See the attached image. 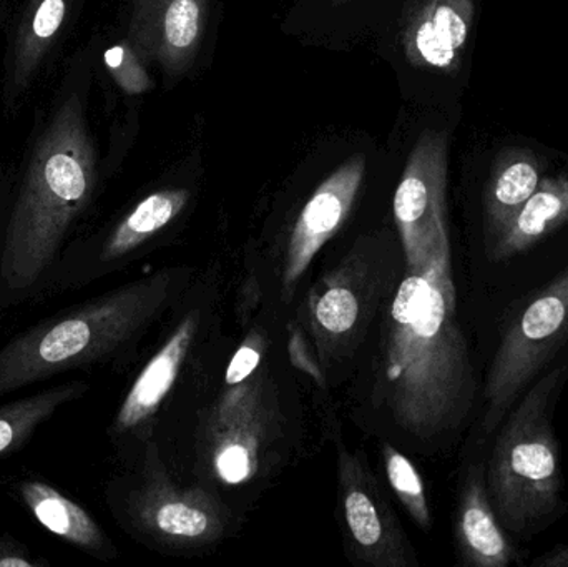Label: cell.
Returning <instances> with one entry per match:
<instances>
[{
  "label": "cell",
  "mask_w": 568,
  "mask_h": 567,
  "mask_svg": "<svg viewBox=\"0 0 568 567\" xmlns=\"http://www.w3.org/2000/svg\"><path fill=\"white\" fill-rule=\"evenodd\" d=\"M346 2V0H336V3H343Z\"/></svg>",
  "instance_id": "cell-26"
},
{
  "label": "cell",
  "mask_w": 568,
  "mask_h": 567,
  "mask_svg": "<svg viewBox=\"0 0 568 567\" xmlns=\"http://www.w3.org/2000/svg\"><path fill=\"white\" fill-rule=\"evenodd\" d=\"M344 513L347 526L361 548H374L383 541V522L366 492L359 488L347 489Z\"/></svg>",
  "instance_id": "cell-19"
},
{
  "label": "cell",
  "mask_w": 568,
  "mask_h": 567,
  "mask_svg": "<svg viewBox=\"0 0 568 567\" xmlns=\"http://www.w3.org/2000/svg\"><path fill=\"white\" fill-rule=\"evenodd\" d=\"M542 182V166L530 150L510 149L500 153L486 192L487 252L513 225L527 200Z\"/></svg>",
  "instance_id": "cell-13"
},
{
  "label": "cell",
  "mask_w": 568,
  "mask_h": 567,
  "mask_svg": "<svg viewBox=\"0 0 568 567\" xmlns=\"http://www.w3.org/2000/svg\"><path fill=\"white\" fill-rule=\"evenodd\" d=\"M105 65L112 73L113 80L126 93L145 92L150 87V79L143 67L140 65L136 50L130 45H113L105 52Z\"/></svg>",
  "instance_id": "cell-21"
},
{
  "label": "cell",
  "mask_w": 568,
  "mask_h": 567,
  "mask_svg": "<svg viewBox=\"0 0 568 567\" xmlns=\"http://www.w3.org/2000/svg\"><path fill=\"white\" fill-rule=\"evenodd\" d=\"M3 226H6V213H3V205L0 202V276H2V242H3Z\"/></svg>",
  "instance_id": "cell-25"
},
{
  "label": "cell",
  "mask_w": 568,
  "mask_h": 567,
  "mask_svg": "<svg viewBox=\"0 0 568 567\" xmlns=\"http://www.w3.org/2000/svg\"><path fill=\"white\" fill-rule=\"evenodd\" d=\"M195 330L196 316H189L136 376L110 426L113 439L123 442L133 438L155 415L179 376Z\"/></svg>",
  "instance_id": "cell-10"
},
{
  "label": "cell",
  "mask_w": 568,
  "mask_h": 567,
  "mask_svg": "<svg viewBox=\"0 0 568 567\" xmlns=\"http://www.w3.org/2000/svg\"><path fill=\"white\" fill-rule=\"evenodd\" d=\"M383 393L397 425L420 439L453 432L469 413L473 365L457 322L450 246L409 272L394 296Z\"/></svg>",
  "instance_id": "cell-1"
},
{
  "label": "cell",
  "mask_w": 568,
  "mask_h": 567,
  "mask_svg": "<svg viewBox=\"0 0 568 567\" xmlns=\"http://www.w3.org/2000/svg\"><path fill=\"white\" fill-rule=\"evenodd\" d=\"M10 488L30 516L60 541L92 558H115L112 541L92 513L57 486L42 478H20Z\"/></svg>",
  "instance_id": "cell-9"
},
{
  "label": "cell",
  "mask_w": 568,
  "mask_h": 567,
  "mask_svg": "<svg viewBox=\"0 0 568 567\" xmlns=\"http://www.w3.org/2000/svg\"><path fill=\"white\" fill-rule=\"evenodd\" d=\"M536 566L568 567V548L560 549V551L552 553V555L539 559V561H536Z\"/></svg>",
  "instance_id": "cell-24"
},
{
  "label": "cell",
  "mask_w": 568,
  "mask_h": 567,
  "mask_svg": "<svg viewBox=\"0 0 568 567\" xmlns=\"http://www.w3.org/2000/svg\"><path fill=\"white\" fill-rule=\"evenodd\" d=\"M366 156H351L324 180L297 216L287 250L283 282L291 288L306 272L324 243L341 229L363 185Z\"/></svg>",
  "instance_id": "cell-8"
},
{
  "label": "cell",
  "mask_w": 568,
  "mask_h": 567,
  "mask_svg": "<svg viewBox=\"0 0 568 567\" xmlns=\"http://www.w3.org/2000/svg\"><path fill=\"white\" fill-rule=\"evenodd\" d=\"M568 342V266L547 283L513 320L490 365L486 383L487 432L514 399Z\"/></svg>",
  "instance_id": "cell-5"
},
{
  "label": "cell",
  "mask_w": 568,
  "mask_h": 567,
  "mask_svg": "<svg viewBox=\"0 0 568 567\" xmlns=\"http://www.w3.org/2000/svg\"><path fill=\"white\" fill-rule=\"evenodd\" d=\"M0 567H50V561L20 539L0 533Z\"/></svg>",
  "instance_id": "cell-22"
},
{
  "label": "cell",
  "mask_w": 568,
  "mask_h": 567,
  "mask_svg": "<svg viewBox=\"0 0 568 567\" xmlns=\"http://www.w3.org/2000/svg\"><path fill=\"white\" fill-rule=\"evenodd\" d=\"M560 375L550 373L527 393L494 446L487 495L503 528L516 535L530 533L562 503L559 446L549 412Z\"/></svg>",
  "instance_id": "cell-4"
},
{
  "label": "cell",
  "mask_w": 568,
  "mask_h": 567,
  "mask_svg": "<svg viewBox=\"0 0 568 567\" xmlns=\"http://www.w3.org/2000/svg\"><path fill=\"white\" fill-rule=\"evenodd\" d=\"M436 36L449 49L466 45L474 20V0H426L420 7Z\"/></svg>",
  "instance_id": "cell-18"
},
{
  "label": "cell",
  "mask_w": 568,
  "mask_h": 567,
  "mask_svg": "<svg viewBox=\"0 0 568 567\" xmlns=\"http://www.w3.org/2000/svg\"><path fill=\"white\" fill-rule=\"evenodd\" d=\"M384 463H386L387 479H389L390 486L413 516L414 522L420 528L429 529V505H427L423 479L413 463L390 446L384 448Z\"/></svg>",
  "instance_id": "cell-17"
},
{
  "label": "cell",
  "mask_w": 568,
  "mask_h": 567,
  "mask_svg": "<svg viewBox=\"0 0 568 567\" xmlns=\"http://www.w3.org/2000/svg\"><path fill=\"white\" fill-rule=\"evenodd\" d=\"M359 303L346 286L327 290L316 305V320L329 333H346L356 325Z\"/></svg>",
  "instance_id": "cell-20"
},
{
  "label": "cell",
  "mask_w": 568,
  "mask_h": 567,
  "mask_svg": "<svg viewBox=\"0 0 568 567\" xmlns=\"http://www.w3.org/2000/svg\"><path fill=\"white\" fill-rule=\"evenodd\" d=\"M156 283H133L27 326L0 346V398L126 355L155 312Z\"/></svg>",
  "instance_id": "cell-3"
},
{
  "label": "cell",
  "mask_w": 568,
  "mask_h": 567,
  "mask_svg": "<svg viewBox=\"0 0 568 567\" xmlns=\"http://www.w3.org/2000/svg\"><path fill=\"white\" fill-rule=\"evenodd\" d=\"M568 222V165L557 175L544 179L527 200L513 225L489 250L493 262H506L529 250L554 230Z\"/></svg>",
  "instance_id": "cell-14"
},
{
  "label": "cell",
  "mask_w": 568,
  "mask_h": 567,
  "mask_svg": "<svg viewBox=\"0 0 568 567\" xmlns=\"http://www.w3.org/2000/svg\"><path fill=\"white\" fill-rule=\"evenodd\" d=\"M260 360H262V353L256 346H242L233 356L232 363L226 369V383L229 385H240V383L245 382L260 365Z\"/></svg>",
  "instance_id": "cell-23"
},
{
  "label": "cell",
  "mask_w": 568,
  "mask_h": 567,
  "mask_svg": "<svg viewBox=\"0 0 568 567\" xmlns=\"http://www.w3.org/2000/svg\"><path fill=\"white\" fill-rule=\"evenodd\" d=\"M89 389L83 379H69L0 405V459L26 448L40 426L70 403L83 398Z\"/></svg>",
  "instance_id": "cell-15"
},
{
  "label": "cell",
  "mask_w": 568,
  "mask_h": 567,
  "mask_svg": "<svg viewBox=\"0 0 568 567\" xmlns=\"http://www.w3.org/2000/svg\"><path fill=\"white\" fill-rule=\"evenodd\" d=\"M72 3L73 0H27L7 60L3 90L7 107H12L29 89L47 53L59 39Z\"/></svg>",
  "instance_id": "cell-11"
},
{
  "label": "cell",
  "mask_w": 568,
  "mask_h": 567,
  "mask_svg": "<svg viewBox=\"0 0 568 567\" xmlns=\"http://www.w3.org/2000/svg\"><path fill=\"white\" fill-rule=\"evenodd\" d=\"M446 186L447 135L426 130L407 159L394 195V220L409 272H419L434 253L450 246Z\"/></svg>",
  "instance_id": "cell-6"
},
{
  "label": "cell",
  "mask_w": 568,
  "mask_h": 567,
  "mask_svg": "<svg viewBox=\"0 0 568 567\" xmlns=\"http://www.w3.org/2000/svg\"><path fill=\"white\" fill-rule=\"evenodd\" d=\"M457 539L469 565L506 567L517 559L516 549L504 535L503 526L490 505L483 468L473 469L460 496Z\"/></svg>",
  "instance_id": "cell-12"
},
{
  "label": "cell",
  "mask_w": 568,
  "mask_h": 567,
  "mask_svg": "<svg viewBox=\"0 0 568 567\" xmlns=\"http://www.w3.org/2000/svg\"><path fill=\"white\" fill-rule=\"evenodd\" d=\"M404 45L410 62L420 69L454 72L460 67V52L444 45L420 9L414 13L407 26Z\"/></svg>",
  "instance_id": "cell-16"
},
{
  "label": "cell",
  "mask_w": 568,
  "mask_h": 567,
  "mask_svg": "<svg viewBox=\"0 0 568 567\" xmlns=\"http://www.w3.org/2000/svg\"><path fill=\"white\" fill-rule=\"evenodd\" d=\"M97 156L79 95L57 107L6 215L0 312L42 298L50 272L92 203Z\"/></svg>",
  "instance_id": "cell-2"
},
{
  "label": "cell",
  "mask_w": 568,
  "mask_h": 567,
  "mask_svg": "<svg viewBox=\"0 0 568 567\" xmlns=\"http://www.w3.org/2000/svg\"><path fill=\"white\" fill-rule=\"evenodd\" d=\"M130 40L140 57L179 75L189 69L206 29L209 0H132Z\"/></svg>",
  "instance_id": "cell-7"
}]
</instances>
